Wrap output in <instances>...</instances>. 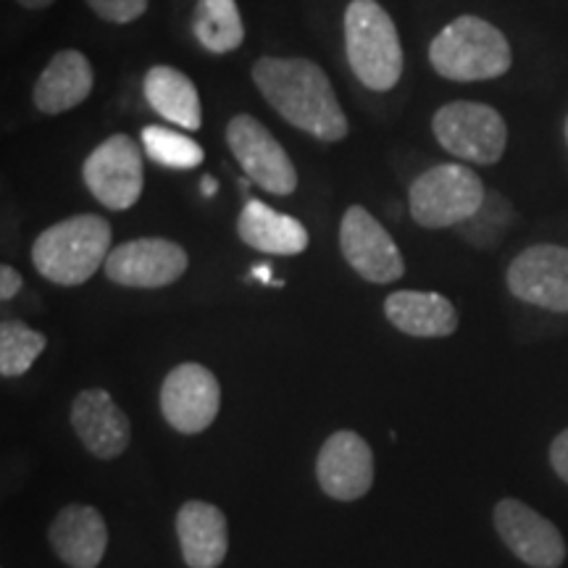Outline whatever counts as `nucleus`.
Masks as SVG:
<instances>
[{
    "instance_id": "nucleus-1",
    "label": "nucleus",
    "mask_w": 568,
    "mask_h": 568,
    "mask_svg": "<svg viewBox=\"0 0 568 568\" xmlns=\"http://www.w3.org/2000/svg\"><path fill=\"white\" fill-rule=\"evenodd\" d=\"M253 82L284 122L308 132L311 138L337 142L347 134L343 105L318 63L264 55L255 61Z\"/></svg>"
},
{
    "instance_id": "nucleus-2",
    "label": "nucleus",
    "mask_w": 568,
    "mask_h": 568,
    "mask_svg": "<svg viewBox=\"0 0 568 568\" xmlns=\"http://www.w3.org/2000/svg\"><path fill=\"white\" fill-rule=\"evenodd\" d=\"M111 251V224L95 213H80L40 232L32 264L48 282L77 287L105 266Z\"/></svg>"
},
{
    "instance_id": "nucleus-3",
    "label": "nucleus",
    "mask_w": 568,
    "mask_h": 568,
    "mask_svg": "<svg viewBox=\"0 0 568 568\" xmlns=\"http://www.w3.org/2000/svg\"><path fill=\"white\" fill-rule=\"evenodd\" d=\"M345 53L353 74L374 92L393 90L403 77V42L395 21L376 0H353L345 11Z\"/></svg>"
},
{
    "instance_id": "nucleus-4",
    "label": "nucleus",
    "mask_w": 568,
    "mask_h": 568,
    "mask_svg": "<svg viewBox=\"0 0 568 568\" xmlns=\"http://www.w3.org/2000/svg\"><path fill=\"white\" fill-rule=\"evenodd\" d=\"M429 61L445 80L485 82L506 74L514 55L506 34L489 21L458 17L432 40Z\"/></svg>"
},
{
    "instance_id": "nucleus-5",
    "label": "nucleus",
    "mask_w": 568,
    "mask_h": 568,
    "mask_svg": "<svg viewBox=\"0 0 568 568\" xmlns=\"http://www.w3.org/2000/svg\"><path fill=\"white\" fill-rule=\"evenodd\" d=\"M485 182L460 163H437L410 182L408 209L424 230H450L474 216L485 203Z\"/></svg>"
},
{
    "instance_id": "nucleus-6",
    "label": "nucleus",
    "mask_w": 568,
    "mask_h": 568,
    "mask_svg": "<svg viewBox=\"0 0 568 568\" xmlns=\"http://www.w3.org/2000/svg\"><path fill=\"white\" fill-rule=\"evenodd\" d=\"M432 132L447 153L477 166H493L508 145L506 119L487 103L456 101L443 105L432 119Z\"/></svg>"
},
{
    "instance_id": "nucleus-7",
    "label": "nucleus",
    "mask_w": 568,
    "mask_h": 568,
    "mask_svg": "<svg viewBox=\"0 0 568 568\" xmlns=\"http://www.w3.org/2000/svg\"><path fill=\"white\" fill-rule=\"evenodd\" d=\"M130 134H111L88 155L82 180L90 195L111 211H126L142 195V155Z\"/></svg>"
},
{
    "instance_id": "nucleus-8",
    "label": "nucleus",
    "mask_w": 568,
    "mask_h": 568,
    "mask_svg": "<svg viewBox=\"0 0 568 568\" xmlns=\"http://www.w3.org/2000/svg\"><path fill=\"white\" fill-rule=\"evenodd\" d=\"M226 145L243 172L272 195H293L297 172L280 140L255 116L240 113L226 124Z\"/></svg>"
},
{
    "instance_id": "nucleus-9",
    "label": "nucleus",
    "mask_w": 568,
    "mask_h": 568,
    "mask_svg": "<svg viewBox=\"0 0 568 568\" xmlns=\"http://www.w3.org/2000/svg\"><path fill=\"white\" fill-rule=\"evenodd\" d=\"M339 251L358 276L374 284L397 282L406 274V261L389 232L364 205H351L339 224Z\"/></svg>"
},
{
    "instance_id": "nucleus-10",
    "label": "nucleus",
    "mask_w": 568,
    "mask_h": 568,
    "mask_svg": "<svg viewBox=\"0 0 568 568\" xmlns=\"http://www.w3.org/2000/svg\"><path fill=\"white\" fill-rule=\"evenodd\" d=\"M222 387L201 364H180L166 374L161 387V414L182 435H201L216 422Z\"/></svg>"
},
{
    "instance_id": "nucleus-11",
    "label": "nucleus",
    "mask_w": 568,
    "mask_h": 568,
    "mask_svg": "<svg viewBox=\"0 0 568 568\" xmlns=\"http://www.w3.org/2000/svg\"><path fill=\"white\" fill-rule=\"evenodd\" d=\"M187 253L163 237H138L116 245L105 261V276L113 284L138 290H159L182 280L187 272Z\"/></svg>"
},
{
    "instance_id": "nucleus-12",
    "label": "nucleus",
    "mask_w": 568,
    "mask_h": 568,
    "mask_svg": "<svg viewBox=\"0 0 568 568\" xmlns=\"http://www.w3.org/2000/svg\"><path fill=\"white\" fill-rule=\"evenodd\" d=\"M495 529L506 548L531 568H560L566 542L550 518L539 516L527 503L506 497L495 506Z\"/></svg>"
},
{
    "instance_id": "nucleus-13",
    "label": "nucleus",
    "mask_w": 568,
    "mask_h": 568,
    "mask_svg": "<svg viewBox=\"0 0 568 568\" xmlns=\"http://www.w3.org/2000/svg\"><path fill=\"white\" fill-rule=\"evenodd\" d=\"M508 290L518 301L568 314V247L531 245L508 266Z\"/></svg>"
},
{
    "instance_id": "nucleus-14",
    "label": "nucleus",
    "mask_w": 568,
    "mask_h": 568,
    "mask_svg": "<svg viewBox=\"0 0 568 568\" xmlns=\"http://www.w3.org/2000/svg\"><path fill=\"white\" fill-rule=\"evenodd\" d=\"M316 479L332 500L353 503L374 485V453L361 435L339 429L322 445L316 458Z\"/></svg>"
},
{
    "instance_id": "nucleus-15",
    "label": "nucleus",
    "mask_w": 568,
    "mask_h": 568,
    "mask_svg": "<svg viewBox=\"0 0 568 568\" xmlns=\"http://www.w3.org/2000/svg\"><path fill=\"white\" fill-rule=\"evenodd\" d=\"M71 426L95 458L113 460L130 447L132 424L105 389H84L71 403Z\"/></svg>"
},
{
    "instance_id": "nucleus-16",
    "label": "nucleus",
    "mask_w": 568,
    "mask_h": 568,
    "mask_svg": "<svg viewBox=\"0 0 568 568\" xmlns=\"http://www.w3.org/2000/svg\"><path fill=\"white\" fill-rule=\"evenodd\" d=\"M51 548L71 568H98L109 548V527L101 510L90 506H67L48 529Z\"/></svg>"
},
{
    "instance_id": "nucleus-17",
    "label": "nucleus",
    "mask_w": 568,
    "mask_h": 568,
    "mask_svg": "<svg viewBox=\"0 0 568 568\" xmlns=\"http://www.w3.org/2000/svg\"><path fill=\"white\" fill-rule=\"evenodd\" d=\"M176 537L190 568H219L230 550L226 516L205 500H187L176 514Z\"/></svg>"
},
{
    "instance_id": "nucleus-18",
    "label": "nucleus",
    "mask_w": 568,
    "mask_h": 568,
    "mask_svg": "<svg viewBox=\"0 0 568 568\" xmlns=\"http://www.w3.org/2000/svg\"><path fill=\"white\" fill-rule=\"evenodd\" d=\"M92 67L80 51L55 53L51 63L42 69L38 84H34L32 101L38 111L55 116V113L71 111L84 103L92 92Z\"/></svg>"
},
{
    "instance_id": "nucleus-19",
    "label": "nucleus",
    "mask_w": 568,
    "mask_h": 568,
    "mask_svg": "<svg viewBox=\"0 0 568 568\" xmlns=\"http://www.w3.org/2000/svg\"><path fill=\"white\" fill-rule=\"evenodd\" d=\"M385 316L395 329L410 337H450L458 329V314L453 303L439 293L397 290L387 295Z\"/></svg>"
},
{
    "instance_id": "nucleus-20",
    "label": "nucleus",
    "mask_w": 568,
    "mask_h": 568,
    "mask_svg": "<svg viewBox=\"0 0 568 568\" xmlns=\"http://www.w3.org/2000/svg\"><path fill=\"white\" fill-rule=\"evenodd\" d=\"M237 234L253 251L272 255H297L308 247V230L295 216L274 211L261 201H247L237 219Z\"/></svg>"
},
{
    "instance_id": "nucleus-21",
    "label": "nucleus",
    "mask_w": 568,
    "mask_h": 568,
    "mask_svg": "<svg viewBox=\"0 0 568 568\" xmlns=\"http://www.w3.org/2000/svg\"><path fill=\"white\" fill-rule=\"evenodd\" d=\"M142 92L151 109L169 124L197 132L203 126L201 95L195 82L174 67H153L142 80Z\"/></svg>"
},
{
    "instance_id": "nucleus-22",
    "label": "nucleus",
    "mask_w": 568,
    "mask_h": 568,
    "mask_svg": "<svg viewBox=\"0 0 568 568\" xmlns=\"http://www.w3.org/2000/svg\"><path fill=\"white\" fill-rule=\"evenodd\" d=\"M195 40L209 53H232L243 45L245 24L237 0H201L193 19Z\"/></svg>"
},
{
    "instance_id": "nucleus-23",
    "label": "nucleus",
    "mask_w": 568,
    "mask_h": 568,
    "mask_svg": "<svg viewBox=\"0 0 568 568\" xmlns=\"http://www.w3.org/2000/svg\"><path fill=\"white\" fill-rule=\"evenodd\" d=\"M48 337L42 332L32 329L30 324L19 318H3L0 324V374L6 379L27 374L40 353L45 351Z\"/></svg>"
},
{
    "instance_id": "nucleus-24",
    "label": "nucleus",
    "mask_w": 568,
    "mask_h": 568,
    "mask_svg": "<svg viewBox=\"0 0 568 568\" xmlns=\"http://www.w3.org/2000/svg\"><path fill=\"white\" fill-rule=\"evenodd\" d=\"M142 151L148 153V159L159 163V166L166 169H182V172H190V169L201 166L205 153L203 148L197 145L195 140H190L187 134L166 130V126H145L142 130Z\"/></svg>"
},
{
    "instance_id": "nucleus-25",
    "label": "nucleus",
    "mask_w": 568,
    "mask_h": 568,
    "mask_svg": "<svg viewBox=\"0 0 568 568\" xmlns=\"http://www.w3.org/2000/svg\"><path fill=\"white\" fill-rule=\"evenodd\" d=\"M510 224H514V209H510V203L503 195L487 193L481 209L474 213L468 222L456 226V230L466 243L487 251V247L500 243L503 234L508 232Z\"/></svg>"
},
{
    "instance_id": "nucleus-26",
    "label": "nucleus",
    "mask_w": 568,
    "mask_h": 568,
    "mask_svg": "<svg viewBox=\"0 0 568 568\" xmlns=\"http://www.w3.org/2000/svg\"><path fill=\"white\" fill-rule=\"evenodd\" d=\"M84 3L111 24H130L148 11V0H84Z\"/></svg>"
},
{
    "instance_id": "nucleus-27",
    "label": "nucleus",
    "mask_w": 568,
    "mask_h": 568,
    "mask_svg": "<svg viewBox=\"0 0 568 568\" xmlns=\"http://www.w3.org/2000/svg\"><path fill=\"white\" fill-rule=\"evenodd\" d=\"M550 464H552V471H556L558 477L568 485V429L560 432V435L552 439Z\"/></svg>"
},
{
    "instance_id": "nucleus-28",
    "label": "nucleus",
    "mask_w": 568,
    "mask_h": 568,
    "mask_svg": "<svg viewBox=\"0 0 568 568\" xmlns=\"http://www.w3.org/2000/svg\"><path fill=\"white\" fill-rule=\"evenodd\" d=\"M21 274L17 272V268L13 266H0V297H3V301H11V297H17L19 295V290H21Z\"/></svg>"
},
{
    "instance_id": "nucleus-29",
    "label": "nucleus",
    "mask_w": 568,
    "mask_h": 568,
    "mask_svg": "<svg viewBox=\"0 0 568 568\" xmlns=\"http://www.w3.org/2000/svg\"><path fill=\"white\" fill-rule=\"evenodd\" d=\"M21 6H24V9H32V11H38V9H48V6H53L55 0H19Z\"/></svg>"
},
{
    "instance_id": "nucleus-30",
    "label": "nucleus",
    "mask_w": 568,
    "mask_h": 568,
    "mask_svg": "<svg viewBox=\"0 0 568 568\" xmlns=\"http://www.w3.org/2000/svg\"><path fill=\"white\" fill-rule=\"evenodd\" d=\"M213 193H216V180L213 176H203V195L211 197Z\"/></svg>"
},
{
    "instance_id": "nucleus-31",
    "label": "nucleus",
    "mask_w": 568,
    "mask_h": 568,
    "mask_svg": "<svg viewBox=\"0 0 568 568\" xmlns=\"http://www.w3.org/2000/svg\"><path fill=\"white\" fill-rule=\"evenodd\" d=\"M253 274L258 276V280H264V282L272 280V268H268V266H255Z\"/></svg>"
},
{
    "instance_id": "nucleus-32",
    "label": "nucleus",
    "mask_w": 568,
    "mask_h": 568,
    "mask_svg": "<svg viewBox=\"0 0 568 568\" xmlns=\"http://www.w3.org/2000/svg\"><path fill=\"white\" fill-rule=\"evenodd\" d=\"M566 142H568V119H566Z\"/></svg>"
}]
</instances>
